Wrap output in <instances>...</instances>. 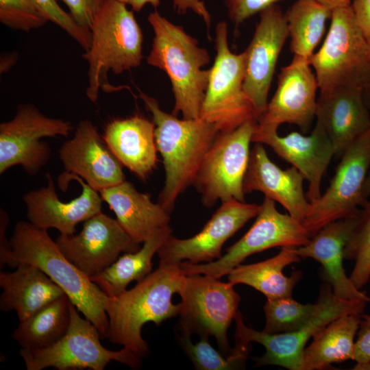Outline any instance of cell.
<instances>
[{"instance_id": "32", "label": "cell", "mask_w": 370, "mask_h": 370, "mask_svg": "<svg viewBox=\"0 0 370 370\" xmlns=\"http://www.w3.org/2000/svg\"><path fill=\"white\" fill-rule=\"evenodd\" d=\"M330 9L316 0H297L284 14L294 56L309 59L321 40Z\"/></svg>"}, {"instance_id": "42", "label": "cell", "mask_w": 370, "mask_h": 370, "mask_svg": "<svg viewBox=\"0 0 370 370\" xmlns=\"http://www.w3.org/2000/svg\"><path fill=\"white\" fill-rule=\"evenodd\" d=\"M351 7L355 21L370 45V0H353Z\"/></svg>"}, {"instance_id": "39", "label": "cell", "mask_w": 370, "mask_h": 370, "mask_svg": "<svg viewBox=\"0 0 370 370\" xmlns=\"http://www.w3.org/2000/svg\"><path fill=\"white\" fill-rule=\"evenodd\" d=\"M69 9L70 14L82 27L90 28L106 0H60Z\"/></svg>"}, {"instance_id": "21", "label": "cell", "mask_w": 370, "mask_h": 370, "mask_svg": "<svg viewBox=\"0 0 370 370\" xmlns=\"http://www.w3.org/2000/svg\"><path fill=\"white\" fill-rule=\"evenodd\" d=\"M59 157L65 173L80 177L98 192L125 180L121 163L88 119L79 123L73 137L61 147Z\"/></svg>"}, {"instance_id": "44", "label": "cell", "mask_w": 370, "mask_h": 370, "mask_svg": "<svg viewBox=\"0 0 370 370\" xmlns=\"http://www.w3.org/2000/svg\"><path fill=\"white\" fill-rule=\"evenodd\" d=\"M126 5H130L132 10L135 12H140L143 7L149 4L154 8H157L160 3V0H117Z\"/></svg>"}, {"instance_id": "10", "label": "cell", "mask_w": 370, "mask_h": 370, "mask_svg": "<svg viewBox=\"0 0 370 370\" xmlns=\"http://www.w3.org/2000/svg\"><path fill=\"white\" fill-rule=\"evenodd\" d=\"M70 310V325L58 341L44 349H21L20 355L27 370L48 367L58 370H103L112 360L133 369L140 367L141 358L129 349L112 351L104 347L100 342L99 330L88 319L81 317L72 302Z\"/></svg>"}, {"instance_id": "22", "label": "cell", "mask_w": 370, "mask_h": 370, "mask_svg": "<svg viewBox=\"0 0 370 370\" xmlns=\"http://www.w3.org/2000/svg\"><path fill=\"white\" fill-rule=\"evenodd\" d=\"M304 180L295 167L282 169L276 165L262 144L256 143L250 151L243 189L245 193H262L265 197L280 203L291 217L302 223L310 206L304 192Z\"/></svg>"}, {"instance_id": "2", "label": "cell", "mask_w": 370, "mask_h": 370, "mask_svg": "<svg viewBox=\"0 0 370 370\" xmlns=\"http://www.w3.org/2000/svg\"><path fill=\"white\" fill-rule=\"evenodd\" d=\"M147 20L153 38L147 63L170 79L175 100L172 114L180 112L184 119H199L210 77V69H203L210 62L208 50L158 10L150 12Z\"/></svg>"}, {"instance_id": "34", "label": "cell", "mask_w": 370, "mask_h": 370, "mask_svg": "<svg viewBox=\"0 0 370 370\" xmlns=\"http://www.w3.org/2000/svg\"><path fill=\"white\" fill-rule=\"evenodd\" d=\"M317 303L303 304L291 296L267 299L263 309L268 334L293 332L304 325L315 312Z\"/></svg>"}, {"instance_id": "31", "label": "cell", "mask_w": 370, "mask_h": 370, "mask_svg": "<svg viewBox=\"0 0 370 370\" xmlns=\"http://www.w3.org/2000/svg\"><path fill=\"white\" fill-rule=\"evenodd\" d=\"M71 303L66 294L52 301L28 319L19 321L12 338L23 349L50 347L58 341L69 328Z\"/></svg>"}, {"instance_id": "28", "label": "cell", "mask_w": 370, "mask_h": 370, "mask_svg": "<svg viewBox=\"0 0 370 370\" xmlns=\"http://www.w3.org/2000/svg\"><path fill=\"white\" fill-rule=\"evenodd\" d=\"M296 248L282 247L277 255L264 261L237 265L228 273V282L234 286L248 285L262 293L267 299L291 296L294 287L301 278V272L294 271L287 277L282 271L286 266L301 261Z\"/></svg>"}, {"instance_id": "37", "label": "cell", "mask_w": 370, "mask_h": 370, "mask_svg": "<svg viewBox=\"0 0 370 370\" xmlns=\"http://www.w3.org/2000/svg\"><path fill=\"white\" fill-rule=\"evenodd\" d=\"M58 0H32L38 9L51 21L73 38L85 51H87L91 43L90 29L79 25L58 3Z\"/></svg>"}, {"instance_id": "25", "label": "cell", "mask_w": 370, "mask_h": 370, "mask_svg": "<svg viewBox=\"0 0 370 370\" xmlns=\"http://www.w3.org/2000/svg\"><path fill=\"white\" fill-rule=\"evenodd\" d=\"M153 121L136 114L108 123L102 136L122 165L142 180L156 167Z\"/></svg>"}, {"instance_id": "12", "label": "cell", "mask_w": 370, "mask_h": 370, "mask_svg": "<svg viewBox=\"0 0 370 370\" xmlns=\"http://www.w3.org/2000/svg\"><path fill=\"white\" fill-rule=\"evenodd\" d=\"M369 169L370 129L344 151L329 187L310 202L302 225L310 238L326 224L360 214L367 201L362 190Z\"/></svg>"}, {"instance_id": "4", "label": "cell", "mask_w": 370, "mask_h": 370, "mask_svg": "<svg viewBox=\"0 0 370 370\" xmlns=\"http://www.w3.org/2000/svg\"><path fill=\"white\" fill-rule=\"evenodd\" d=\"M10 243L13 265L33 264L58 285L85 318L92 322L105 338L108 325L106 312L108 297L90 278L62 253L47 230L21 221L14 226Z\"/></svg>"}, {"instance_id": "33", "label": "cell", "mask_w": 370, "mask_h": 370, "mask_svg": "<svg viewBox=\"0 0 370 370\" xmlns=\"http://www.w3.org/2000/svg\"><path fill=\"white\" fill-rule=\"evenodd\" d=\"M178 340L185 354L198 370H229L244 367L250 350L249 344L235 341V347L226 357L216 350L209 342V337H200L193 343L190 336L180 334Z\"/></svg>"}, {"instance_id": "40", "label": "cell", "mask_w": 370, "mask_h": 370, "mask_svg": "<svg viewBox=\"0 0 370 370\" xmlns=\"http://www.w3.org/2000/svg\"><path fill=\"white\" fill-rule=\"evenodd\" d=\"M353 360L356 362L354 369H370V316L361 314V319L355 341Z\"/></svg>"}, {"instance_id": "38", "label": "cell", "mask_w": 370, "mask_h": 370, "mask_svg": "<svg viewBox=\"0 0 370 370\" xmlns=\"http://www.w3.org/2000/svg\"><path fill=\"white\" fill-rule=\"evenodd\" d=\"M282 0H223L227 16L236 26Z\"/></svg>"}, {"instance_id": "35", "label": "cell", "mask_w": 370, "mask_h": 370, "mask_svg": "<svg viewBox=\"0 0 370 370\" xmlns=\"http://www.w3.org/2000/svg\"><path fill=\"white\" fill-rule=\"evenodd\" d=\"M344 258L354 265L349 278L361 289L370 278V201L362 206L356 226L344 249Z\"/></svg>"}, {"instance_id": "46", "label": "cell", "mask_w": 370, "mask_h": 370, "mask_svg": "<svg viewBox=\"0 0 370 370\" xmlns=\"http://www.w3.org/2000/svg\"><path fill=\"white\" fill-rule=\"evenodd\" d=\"M363 197L366 201L370 197V169L367 173L364 186H363Z\"/></svg>"}, {"instance_id": "13", "label": "cell", "mask_w": 370, "mask_h": 370, "mask_svg": "<svg viewBox=\"0 0 370 370\" xmlns=\"http://www.w3.org/2000/svg\"><path fill=\"white\" fill-rule=\"evenodd\" d=\"M310 240L301 222L280 212L275 201L265 197L252 226L219 259L204 264L184 261L180 267L186 275L204 274L221 279L254 254L275 247H298Z\"/></svg>"}, {"instance_id": "16", "label": "cell", "mask_w": 370, "mask_h": 370, "mask_svg": "<svg viewBox=\"0 0 370 370\" xmlns=\"http://www.w3.org/2000/svg\"><path fill=\"white\" fill-rule=\"evenodd\" d=\"M260 205L237 200L223 202L203 229L195 236L177 238L172 235L158 251L159 262L197 264L219 259L224 243L247 222L257 216Z\"/></svg>"}, {"instance_id": "9", "label": "cell", "mask_w": 370, "mask_h": 370, "mask_svg": "<svg viewBox=\"0 0 370 370\" xmlns=\"http://www.w3.org/2000/svg\"><path fill=\"white\" fill-rule=\"evenodd\" d=\"M317 308L301 328L293 332L268 334L246 325L238 311L234 318L235 341L262 345L265 353L256 359V367L276 365L289 370H301V358L307 341L334 319L349 314H362L367 302L347 300L336 296L330 284L323 288Z\"/></svg>"}, {"instance_id": "26", "label": "cell", "mask_w": 370, "mask_h": 370, "mask_svg": "<svg viewBox=\"0 0 370 370\" xmlns=\"http://www.w3.org/2000/svg\"><path fill=\"white\" fill-rule=\"evenodd\" d=\"M99 193L103 201L114 212L121 227L140 244L169 225L170 213L158 203H153L148 194L138 192L127 180Z\"/></svg>"}, {"instance_id": "19", "label": "cell", "mask_w": 370, "mask_h": 370, "mask_svg": "<svg viewBox=\"0 0 370 370\" xmlns=\"http://www.w3.org/2000/svg\"><path fill=\"white\" fill-rule=\"evenodd\" d=\"M45 176L47 186L29 190L23 196L27 218L35 227L45 230L54 228L60 234L72 235L79 223L101 212L103 200L99 193L80 177L69 173L60 176L59 186L62 190L67 188L69 181L71 180L78 182L82 188L80 195L69 202H64L56 194L51 174L47 173Z\"/></svg>"}, {"instance_id": "7", "label": "cell", "mask_w": 370, "mask_h": 370, "mask_svg": "<svg viewBox=\"0 0 370 370\" xmlns=\"http://www.w3.org/2000/svg\"><path fill=\"white\" fill-rule=\"evenodd\" d=\"M216 56L201 105L199 118L219 132L232 131L248 121H257L254 108L243 88L245 54L233 53L228 45L227 23H217Z\"/></svg>"}, {"instance_id": "30", "label": "cell", "mask_w": 370, "mask_h": 370, "mask_svg": "<svg viewBox=\"0 0 370 370\" xmlns=\"http://www.w3.org/2000/svg\"><path fill=\"white\" fill-rule=\"evenodd\" d=\"M172 233L171 227H163L146 240L139 250L124 255L90 280L108 297L126 290L132 281L140 282L152 272V258Z\"/></svg>"}, {"instance_id": "14", "label": "cell", "mask_w": 370, "mask_h": 370, "mask_svg": "<svg viewBox=\"0 0 370 370\" xmlns=\"http://www.w3.org/2000/svg\"><path fill=\"white\" fill-rule=\"evenodd\" d=\"M71 123L46 116L31 103L21 104L14 117L0 124V173L21 165L33 175L47 163L51 151L41 138L68 136Z\"/></svg>"}, {"instance_id": "36", "label": "cell", "mask_w": 370, "mask_h": 370, "mask_svg": "<svg viewBox=\"0 0 370 370\" xmlns=\"http://www.w3.org/2000/svg\"><path fill=\"white\" fill-rule=\"evenodd\" d=\"M0 21L10 29L29 32L49 21L32 0H0Z\"/></svg>"}, {"instance_id": "45", "label": "cell", "mask_w": 370, "mask_h": 370, "mask_svg": "<svg viewBox=\"0 0 370 370\" xmlns=\"http://www.w3.org/2000/svg\"><path fill=\"white\" fill-rule=\"evenodd\" d=\"M326 8L333 10L336 8L349 6L351 0H316Z\"/></svg>"}, {"instance_id": "23", "label": "cell", "mask_w": 370, "mask_h": 370, "mask_svg": "<svg viewBox=\"0 0 370 370\" xmlns=\"http://www.w3.org/2000/svg\"><path fill=\"white\" fill-rule=\"evenodd\" d=\"M365 92L358 88L344 87L320 92L316 123L329 136L336 155L370 129V114Z\"/></svg>"}, {"instance_id": "41", "label": "cell", "mask_w": 370, "mask_h": 370, "mask_svg": "<svg viewBox=\"0 0 370 370\" xmlns=\"http://www.w3.org/2000/svg\"><path fill=\"white\" fill-rule=\"evenodd\" d=\"M173 6L179 14H184L191 10L201 18L207 27L208 36L210 38L212 16L202 0H173Z\"/></svg>"}, {"instance_id": "8", "label": "cell", "mask_w": 370, "mask_h": 370, "mask_svg": "<svg viewBox=\"0 0 370 370\" xmlns=\"http://www.w3.org/2000/svg\"><path fill=\"white\" fill-rule=\"evenodd\" d=\"M177 294L180 334L214 336L220 352L227 356L232 351L227 330L241 301L234 285L208 275L185 274Z\"/></svg>"}, {"instance_id": "15", "label": "cell", "mask_w": 370, "mask_h": 370, "mask_svg": "<svg viewBox=\"0 0 370 370\" xmlns=\"http://www.w3.org/2000/svg\"><path fill=\"white\" fill-rule=\"evenodd\" d=\"M56 243L63 255L89 278L114 262L121 253L141 247L116 219L101 212L85 221L78 234H60Z\"/></svg>"}, {"instance_id": "43", "label": "cell", "mask_w": 370, "mask_h": 370, "mask_svg": "<svg viewBox=\"0 0 370 370\" xmlns=\"http://www.w3.org/2000/svg\"><path fill=\"white\" fill-rule=\"evenodd\" d=\"M9 223V215L3 209L0 210V268L13 265V252L10 241L5 236L6 228Z\"/></svg>"}, {"instance_id": "6", "label": "cell", "mask_w": 370, "mask_h": 370, "mask_svg": "<svg viewBox=\"0 0 370 370\" xmlns=\"http://www.w3.org/2000/svg\"><path fill=\"white\" fill-rule=\"evenodd\" d=\"M330 19L323 43L308 59L319 91L352 87L370 95V45L351 5L333 10Z\"/></svg>"}, {"instance_id": "20", "label": "cell", "mask_w": 370, "mask_h": 370, "mask_svg": "<svg viewBox=\"0 0 370 370\" xmlns=\"http://www.w3.org/2000/svg\"><path fill=\"white\" fill-rule=\"evenodd\" d=\"M252 142L269 146L302 174L308 182L306 197L310 202L321 196L322 177L336 153L329 136L319 123H316L308 136L293 132L281 136L278 130L256 123Z\"/></svg>"}, {"instance_id": "24", "label": "cell", "mask_w": 370, "mask_h": 370, "mask_svg": "<svg viewBox=\"0 0 370 370\" xmlns=\"http://www.w3.org/2000/svg\"><path fill=\"white\" fill-rule=\"evenodd\" d=\"M359 215L332 221L321 227L303 246L296 248L301 258H310L323 267L333 293L343 299L369 302L370 299L357 288L345 271L344 249Z\"/></svg>"}, {"instance_id": "1", "label": "cell", "mask_w": 370, "mask_h": 370, "mask_svg": "<svg viewBox=\"0 0 370 370\" xmlns=\"http://www.w3.org/2000/svg\"><path fill=\"white\" fill-rule=\"evenodd\" d=\"M184 275L180 264L159 262L158 267L134 287L108 297L105 338L140 358L145 357L149 346L142 337L143 326L150 321L159 325L179 314L180 304H174L172 297L178 293Z\"/></svg>"}, {"instance_id": "3", "label": "cell", "mask_w": 370, "mask_h": 370, "mask_svg": "<svg viewBox=\"0 0 370 370\" xmlns=\"http://www.w3.org/2000/svg\"><path fill=\"white\" fill-rule=\"evenodd\" d=\"M139 98L155 123L157 151L163 159L164 186L158 203L171 214L177 197L193 184L203 160L219 132L201 119H179L162 110L158 101L139 90Z\"/></svg>"}, {"instance_id": "11", "label": "cell", "mask_w": 370, "mask_h": 370, "mask_svg": "<svg viewBox=\"0 0 370 370\" xmlns=\"http://www.w3.org/2000/svg\"><path fill=\"white\" fill-rule=\"evenodd\" d=\"M256 123L248 121L232 131L217 134L193 184L206 208L217 200L245 201L243 181Z\"/></svg>"}, {"instance_id": "17", "label": "cell", "mask_w": 370, "mask_h": 370, "mask_svg": "<svg viewBox=\"0 0 370 370\" xmlns=\"http://www.w3.org/2000/svg\"><path fill=\"white\" fill-rule=\"evenodd\" d=\"M252 38L245 54L244 90L251 101L257 121L264 112L275 66L288 37L284 14L278 4L259 13Z\"/></svg>"}, {"instance_id": "29", "label": "cell", "mask_w": 370, "mask_h": 370, "mask_svg": "<svg viewBox=\"0 0 370 370\" xmlns=\"http://www.w3.org/2000/svg\"><path fill=\"white\" fill-rule=\"evenodd\" d=\"M361 314L341 316L314 334L303 352L301 370L324 369L333 363L352 360Z\"/></svg>"}, {"instance_id": "5", "label": "cell", "mask_w": 370, "mask_h": 370, "mask_svg": "<svg viewBox=\"0 0 370 370\" xmlns=\"http://www.w3.org/2000/svg\"><path fill=\"white\" fill-rule=\"evenodd\" d=\"M117 0H106L90 29L91 43L83 55L88 62V98L96 103L100 88L119 90L127 86H112L107 73L119 75L138 67L143 58V35L134 10Z\"/></svg>"}, {"instance_id": "18", "label": "cell", "mask_w": 370, "mask_h": 370, "mask_svg": "<svg viewBox=\"0 0 370 370\" xmlns=\"http://www.w3.org/2000/svg\"><path fill=\"white\" fill-rule=\"evenodd\" d=\"M318 89L308 60L294 56L281 69L275 94L257 123L276 130L282 124H293L305 132L316 118Z\"/></svg>"}, {"instance_id": "27", "label": "cell", "mask_w": 370, "mask_h": 370, "mask_svg": "<svg viewBox=\"0 0 370 370\" xmlns=\"http://www.w3.org/2000/svg\"><path fill=\"white\" fill-rule=\"evenodd\" d=\"M0 286L1 311L15 310L19 321L65 294L42 270L27 263H18L13 272H1Z\"/></svg>"}]
</instances>
